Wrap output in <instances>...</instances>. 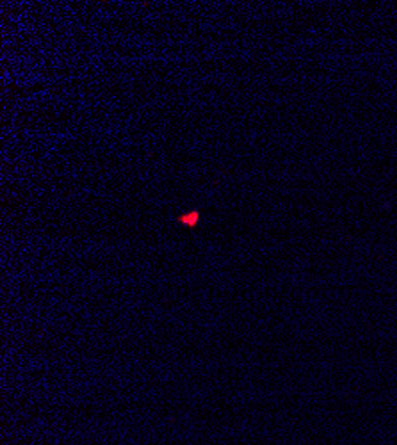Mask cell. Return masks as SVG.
I'll return each mask as SVG.
<instances>
[{
  "mask_svg": "<svg viewBox=\"0 0 397 445\" xmlns=\"http://www.w3.org/2000/svg\"><path fill=\"white\" fill-rule=\"evenodd\" d=\"M198 218H200V214L194 210V212H189V214L180 216V218H178V221H180L182 224H187V226H194V224L198 223Z\"/></svg>",
  "mask_w": 397,
  "mask_h": 445,
  "instance_id": "obj_1",
  "label": "cell"
}]
</instances>
